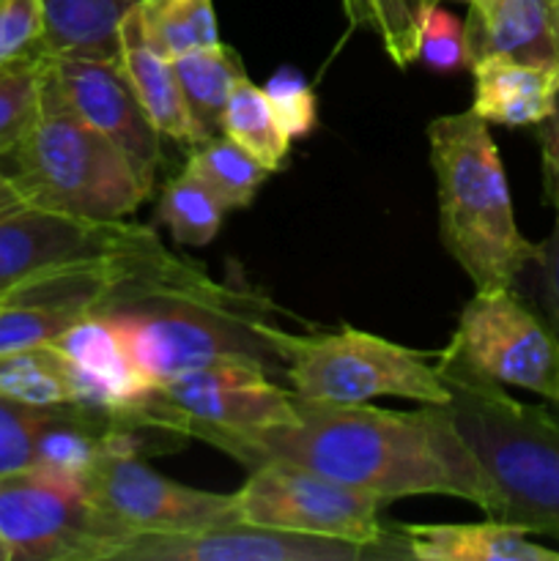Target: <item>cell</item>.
I'll return each mask as SVG.
<instances>
[{"label":"cell","mask_w":559,"mask_h":561,"mask_svg":"<svg viewBox=\"0 0 559 561\" xmlns=\"http://www.w3.org/2000/svg\"><path fill=\"white\" fill-rule=\"evenodd\" d=\"M241 466H301L378 502L453 496L491 513L486 471L455 433L444 405L389 411L367 403H321L296 398V422L266 431H195Z\"/></svg>","instance_id":"obj_1"},{"label":"cell","mask_w":559,"mask_h":561,"mask_svg":"<svg viewBox=\"0 0 559 561\" xmlns=\"http://www.w3.org/2000/svg\"><path fill=\"white\" fill-rule=\"evenodd\" d=\"M453 398L444 405L493 491L488 518L559 542V409L521 403L507 387L438 351Z\"/></svg>","instance_id":"obj_2"},{"label":"cell","mask_w":559,"mask_h":561,"mask_svg":"<svg viewBox=\"0 0 559 561\" xmlns=\"http://www.w3.org/2000/svg\"><path fill=\"white\" fill-rule=\"evenodd\" d=\"M431 168L436 175L438 230L449 257L475 283V290L515 288L537 261L515 225L507 175L491 129L480 115H442L427 124Z\"/></svg>","instance_id":"obj_3"},{"label":"cell","mask_w":559,"mask_h":561,"mask_svg":"<svg viewBox=\"0 0 559 561\" xmlns=\"http://www.w3.org/2000/svg\"><path fill=\"white\" fill-rule=\"evenodd\" d=\"M0 159L27 203L71 217L126 219L151 195L126 153L60 107L47 88L36 126Z\"/></svg>","instance_id":"obj_4"},{"label":"cell","mask_w":559,"mask_h":561,"mask_svg":"<svg viewBox=\"0 0 559 561\" xmlns=\"http://www.w3.org/2000/svg\"><path fill=\"white\" fill-rule=\"evenodd\" d=\"M285 381L301 400L367 403L373 398H403L422 405H447L453 392L438 373V351H414L378 334L343 327L323 334H290L261 321Z\"/></svg>","instance_id":"obj_5"},{"label":"cell","mask_w":559,"mask_h":561,"mask_svg":"<svg viewBox=\"0 0 559 561\" xmlns=\"http://www.w3.org/2000/svg\"><path fill=\"white\" fill-rule=\"evenodd\" d=\"M252 305H212V301L159 299L107 312L118 327L137 370L159 387L184 373L208 365H255L269 370L280 362Z\"/></svg>","instance_id":"obj_6"},{"label":"cell","mask_w":559,"mask_h":561,"mask_svg":"<svg viewBox=\"0 0 559 561\" xmlns=\"http://www.w3.org/2000/svg\"><path fill=\"white\" fill-rule=\"evenodd\" d=\"M0 535L11 561H118L137 537L85 485L38 466L0 477Z\"/></svg>","instance_id":"obj_7"},{"label":"cell","mask_w":559,"mask_h":561,"mask_svg":"<svg viewBox=\"0 0 559 561\" xmlns=\"http://www.w3.org/2000/svg\"><path fill=\"white\" fill-rule=\"evenodd\" d=\"M233 499L236 513L247 524L334 537L384 548L392 553V559H409L398 531L387 529L378 518L384 502L301 466L280 460L252 466L250 477L233 493Z\"/></svg>","instance_id":"obj_8"},{"label":"cell","mask_w":559,"mask_h":561,"mask_svg":"<svg viewBox=\"0 0 559 561\" xmlns=\"http://www.w3.org/2000/svg\"><path fill=\"white\" fill-rule=\"evenodd\" d=\"M447 351L502 387L526 389L559 405V340L515 288L475 290Z\"/></svg>","instance_id":"obj_9"},{"label":"cell","mask_w":559,"mask_h":561,"mask_svg":"<svg viewBox=\"0 0 559 561\" xmlns=\"http://www.w3.org/2000/svg\"><path fill=\"white\" fill-rule=\"evenodd\" d=\"M137 433L115 427L110 449L85 480L88 496L140 535H186L241 520L233 493L181 485L140 458Z\"/></svg>","instance_id":"obj_10"},{"label":"cell","mask_w":559,"mask_h":561,"mask_svg":"<svg viewBox=\"0 0 559 561\" xmlns=\"http://www.w3.org/2000/svg\"><path fill=\"white\" fill-rule=\"evenodd\" d=\"M159 244L146 225L85 219L22 203L0 214V301L47 274Z\"/></svg>","instance_id":"obj_11"},{"label":"cell","mask_w":559,"mask_h":561,"mask_svg":"<svg viewBox=\"0 0 559 561\" xmlns=\"http://www.w3.org/2000/svg\"><path fill=\"white\" fill-rule=\"evenodd\" d=\"M44 88L60 107L110 137L153 190V175L162 164V135L137 102L121 60L49 58Z\"/></svg>","instance_id":"obj_12"},{"label":"cell","mask_w":559,"mask_h":561,"mask_svg":"<svg viewBox=\"0 0 559 561\" xmlns=\"http://www.w3.org/2000/svg\"><path fill=\"white\" fill-rule=\"evenodd\" d=\"M157 392L181 416L184 436L206 427L247 433L296 422V394L255 365H208L159 383Z\"/></svg>","instance_id":"obj_13"},{"label":"cell","mask_w":559,"mask_h":561,"mask_svg":"<svg viewBox=\"0 0 559 561\" xmlns=\"http://www.w3.org/2000/svg\"><path fill=\"white\" fill-rule=\"evenodd\" d=\"M392 559L384 548L233 520L186 535H140L118 561H370Z\"/></svg>","instance_id":"obj_14"},{"label":"cell","mask_w":559,"mask_h":561,"mask_svg":"<svg viewBox=\"0 0 559 561\" xmlns=\"http://www.w3.org/2000/svg\"><path fill=\"white\" fill-rule=\"evenodd\" d=\"M55 351L66 359L75 389V403L110 416L118 427L132 431L135 403L153 389L137 370L118 327L107 312H93L53 340Z\"/></svg>","instance_id":"obj_15"},{"label":"cell","mask_w":559,"mask_h":561,"mask_svg":"<svg viewBox=\"0 0 559 561\" xmlns=\"http://www.w3.org/2000/svg\"><path fill=\"white\" fill-rule=\"evenodd\" d=\"M464 27L469 64L504 55L521 64L559 66V14L551 0H469Z\"/></svg>","instance_id":"obj_16"},{"label":"cell","mask_w":559,"mask_h":561,"mask_svg":"<svg viewBox=\"0 0 559 561\" xmlns=\"http://www.w3.org/2000/svg\"><path fill=\"white\" fill-rule=\"evenodd\" d=\"M475 102L471 113L486 124L540 126L557 107L559 66H535L504 55H488L471 64Z\"/></svg>","instance_id":"obj_17"},{"label":"cell","mask_w":559,"mask_h":561,"mask_svg":"<svg viewBox=\"0 0 559 561\" xmlns=\"http://www.w3.org/2000/svg\"><path fill=\"white\" fill-rule=\"evenodd\" d=\"M400 546L420 561H559L557 548L532 540L526 529L504 520L482 524H400Z\"/></svg>","instance_id":"obj_18"},{"label":"cell","mask_w":559,"mask_h":561,"mask_svg":"<svg viewBox=\"0 0 559 561\" xmlns=\"http://www.w3.org/2000/svg\"><path fill=\"white\" fill-rule=\"evenodd\" d=\"M121 66L135 91L137 102L146 110L148 121L162 137L181 142V146H201L203 135L186 107L184 88L175 75L173 60L146 42L137 20V5L126 14L121 25Z\"/></svg>","instance_id":"obj_19"},{"label":"cell","mask_w":559,"mask_h":561,"mask_svg":"<svg viewBox=\"0 0 559 561\" xmlns=\"http://www.w3.org/2000/svg\"><path fill=\"white\" fill-rule=\"evenodd\" d=\"M42 53L49 58L121 60V25L142 0H38Z\"/></svg>","instance_id":"obj_20"},{"label":"cell","mask_w":559,"mask_h":561,"mask_svg":"<svg viewBox=\"0 0 559 561\" xmlns=\"http://www.w3.org/2000/svg\"><path fill=\"white\" fill-rule=\"evenodd\" d=\"M173 66L181 88H184L186 107H190L203 140L223 135L225 104H228L236 82L247 77L239 53L228 44L217 42L181 55L173 60Z\"/></svg>","instance_id":"obj_21"},{"label":"cell","mask_w":559,"mask_h":561,"mask_svg":"<svg viewBox=\"0 0 559 561\" xmlns=\"http://www.w3.org/2000/svg\"><path fill=\"white\" fill-rule=\"evenodd\" d=\"M223 135L244 148L269 173L283 170L290 151V135L274 115L266 91L252 85L247 77L236 82L223 113Z\"/></svg>","instance_id":"obj_22"},{"label":"cell","mask_w":559,"mask_h":561,"mask_svg":"<svg viewBox=\"0 0 559 561\" xmlns=\"http://www.w3.org/2000/svg\"><path fill=\"white\" fill-rule=\"evenodd\" d=\"M137 20L146 42L170 60L219 42L212 0H142Z\"/></svg>","instance_id":"obj_23"},{"label":"cell","mask_w":559,"mask_h":561,"mask_svg":"<svg viewBox=\"0 0 559 561\" xmlns=\"http://www.w3.org/2000/svg\"><path fill=\"white\" fill-rule=\"evenodd\" d=\"M184 170L201 179L223 201L228 211L250 206L269 175V170L261 162H255L244 148H239L225 135H217L192 148Z\"/></svg>","instance_id":"obj_24"},{"label":"cell","mask_w":559,"mask_h":561,"mask_svg":"<svg viewBox=\"0 0 559 561\" xmlns=\"http://www.w3.org/2000/svg\"><path fill=\"white\" fill-rule=\"evenodd\" d=\"M0 394L44 409L71 405L75 389H71L69 365L53 345L0 356Z\"/></svg>","instance_id":"obj_25"},{"label":"cell","mask_w":559,"mask_h":561,"mask_svg":"<svg viewBox=\"0 0 559 561\" xmlns=\"http://www.w3.org/2000/svg\"><path fill=\"white\" fill-rule=\"evenodd\" d=\"M436 3L444 0H343V11L351 27L370 31L389 60L406 69L417 60L422 14Z\"/></svg>","instance_id":"obj_26"},{"label":"cell","mask_w":559,"mask_h":561,"mask_svg":"<svg viewBox=\"0 0 559 561\" xmlns=\"http://www.w3.org/2000/svg\"><path fill=\"white\" fill-rule=\"evenodd\" d=\"M49 55L33 53L0 66V157L14 151L36 126L44 104Z\"/></svg>","instance_id":"obj_27"},{"label":"cell","mask_w":559,"mask_h":561,"mask_svg":"<svg viewBox=\"0 0 559 561\" xmlns=\"http://www.w3.org/2000/svg\"><path fill=\"white\" fill-rule=\"evenodd\" d=\"M228 208L201 179L184 170L168 181L159 201V219L170 228L173 239L186 247H206L217 239Z\"/></svg>","instance_id":"obj_28"},{"label":"cell","mask_w":559,"mask_h":561,"mask_svg":"<svg viewBox=\"0 0 559 561\" xmlns=\"http://www.w3.org/2000/svg\"><path fill=\"white\" fill-rule=\"evenodd\" d=\"M82 318L69 307L0 301V356L49 345Z\"/></svg>","instance_id":"obj_29"},{"label":"cell","mask_w":559,"mask_h":561,"mask_svg":"<svg viewBox=\"0 0 559 561\" xmlns=\"http://www.w3.org/2000/svg\"><path fill=\"white\" fill-rule=\"evenodd\" d=\"M55 409L58 405L44 409V405H27L0 394V477L31 469L36 458L38 431Z\"/></svg>","instance_id":"obj_30"},{"label":"cell","mask_w":559,"mask_h":561,"mask_svg":"<svg viewBox=\"0 0 559 561\" xmlns=\"http://www.w3.org/2000/svg\"><path fill=\"white\" fill-rule=\"evenodd\" d=\"M417 60L431 69L449 75V71L469 69V44L466 27L455 14H449L442 3L425 9L420 20V49Z\"/></svg>","instance_id":"obj_31"},{"label":"cell","mask_w":559,"mask_h":561,"mask_svg":"<svg viewBox=\"0 0 559 561\" xmlns=\"http://www.w3.org/2000/svg\"><path fill=\"white\" fill-rule=\"evenodd\" d=\"M263 91H266V99L272 102L274 115H277L283 129L290 135V140H294V137H307L316 129L318 102L310 82L305 80L301 71L283 66V69H277L269 77Z\"/></svg>","instance_id":"obj_32"},{"label":"cell","mask_w":559,"mask_h":561,"mask_svg":"<svg viewBox=\"0 0 559 561\" xmlns=\"http://www.w3.org/2000/svg\"><path fill=\"white\" fill-rule=\"evenodd\" d=\"M543 175H546L548 201L554 206V228L540 244L535 266L540 268L543 312H546V321L551 323L559 340V153L551 148H543Z\"/></svg>","instance_id":"obj_33"},{"label":"cell","mask_w":559,"mask_h":561,"mask_svg":"<svg viewBox=\"0 0 559 561\" xmlns=\"http://www.w3.org/2000/svg\"><path fill=\"white\" fill-rule=\"evenodd\" d=\"M42 53V3L0 0V66Z\"/></svg>","instance_id":"obj_34"},{"label":"cell","mask_w":559,"mask_h":561,"mask_svg":"<svg viewBox=\"0 0 559 561\" xmlns=\"http://www.w3.org/2000/svg\"><path fill=\"white\" fill-rule=\"evenodd\" d=\"M22 203H27V201L22 197L20 186H16L14 181H11V175L5 173L3 168H0V214L11 211V208H16V206H22Z\"/></svg>","instance_id":"obj_35"},{"label":"cell","mask_w":559,"mask_h":561,"mask_svg":"<svg viewBox=\"0 0 559 561\" xmlns=\"http://www.w3.org/2000/svg\"><path fill=\"white\" fill-rule=\"evenodd\" d=\"M537 129H540L543 148H551V151L559 153V93H557V107H554V115L546 121V124L537 126Z\"/></svg>","instance_id":"obj_36"},{"label":"cell","mask_w":559,"mask_h":561,"mask_svg":"<svg viewBox=\"0 0 559 561\" xmlns=\"http://www.w3.org/2000/svg\"><path fill=\"white\" fill-rule=\"evenodd\" d=\"M0 561H11V551H9V546H5L3 535H0Z\"/></svg>","instance_id":"obj_37"},{"label":"cell","mask_w":559,"mask_h":561,"mask_svg":"<svg viewBox=\"0 0 559 561\" xmlns=\"http://www.w3.org/2000/svg\"><path fill=\"white\" fill-rule=\"evenodd\" d=\"M551 3H554V9H557V14H559V0H551Z\"/></svg>","instance_id":"obj_38"}]
</instances>
